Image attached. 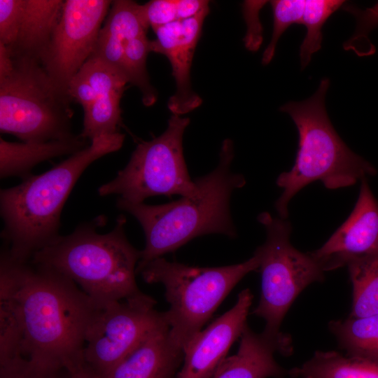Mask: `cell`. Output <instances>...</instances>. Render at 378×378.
Segmentation results:
<instances>
[{"label":"cell","instance_id":"obj_4","mask_svg":"<svg viewBox=\"0 0 378 378\" xmlns=\"http://www.w3.org/2000/svg\"><path fill=\"white\" fill-rule=\"evenodd\" d=\"M98 219L82 224L65 236H58L36 252L30 260L55 269L71 279L97 309L111 303L145 300L151 297L139 288L136 267L141 251L127 239L121 215L114 228L106 234L96 231Z\"/></svg>","mask_w":378,"mask_h":378},{"label":"cell","instance_id":"obj_23","mask_svg":"<svg viewBox=\"0 0 378 378\" xmlns=\"http://www.w3.org/2000/svg\"><path fill=\"white\" fill-rule=\"evenodd\" d=\"M329 328L347 356L378 362V314L332 321Z\"/></svg>","mask_w":378,"mask_h":378},{"label":"cell","instance_id":"obj_3","mask_svg":"<svg viewBox=\"0 0 378 378\" xmlns=\"http://www.w3.org/2000/svg\"><path fill=\"white\" fill-rule=\"evenodd\" d=\"M234 156L233 142L225 139L217 167L195 181L198 187L195 195L160 205L118 199L117 206L136 218L145 234L146 246L141 251L136 271L197 237L214 233L236 236L230 211V196L246 184V180L243 175L230 171Z\"/></svg>","mask_w":378,"mask_h":378},{"label":"cell","instance_id":"obj_14","mask_svg":"<svg viewBox=\"0 0 378 378\" xmlns=\"http://www.w3.org/2000/svg\"><path fill=\"white\" fill-rule=\"evenodd\" d=\"M348 218L318 249L309 252L326 272L378 251V201L366 177Z\"/></svg>","mask_w":378,"mask_h":378},{"label":"cell","instance_id":"obj_28","mask_svg":"<svg viewBox=\"0 0 378 378\" xmlns=\"http://www.w3.org/2000/svg\"><path fill=\"white\" fill-rule=\"evenodd\" d=\"M0 378H68L66 368L39 364L20 356L0 363Z\"/></svg>","mask_w":378,"mask_h":378},{"label":"cell","instance_id":"obj_18","mask_svg":"<svg viewBox=\"0 0 378 378\" xmlns=\"http://www.w3.org/2000/svg\"><path fill=\"white\" fill-rule=\"evenodd\" d=\"M141 6L129 0L112 1L92 55L122 77L125 46L131 39L146 34L150 27L143 16Z\"/></svg>","mask_w":378,"mask_h":378},{"label":"cell","instance_id":"obj_16","mask_svg":"<svg viewBox=\"0 0 378 378\" xmlns=\"http://www.w3.org/2000/svg\"><path fill=\"white\" fill-rule=\"evenodd\" d=\"M290 338L284 335L271 338L244 328L237 353L225 358L211 378H281L288 374L276 361L274 354L291 352Z\"/></svg>","mask_w":378,"mask_h":378},{"label":"cell","instance_id":"obj_10","mask_svg":"<svg viewBox=\"0 0 378 378\" xmlns=\"http://www.w3.org/2000/svg\"><path fill=\"white\" fill-rule=\"evenodd\" d=\"M156 301L122 300L97 309L89 326L85 361L102 377L148 335L167 325Z\"/></svg>","mask_w":378,"mask_h":378},{"label":"cell","instance_id":"obj_24","mask_svg":"<svg viewBox=\"0 0 378 378\" xmlns=\"http://www.w3.org/2000/svg\"><path fill=\"white\" fill-rule=\"evenodd\" d=\"M353 286L350 317L378 314V251L354 258L346 265Z\"/></svg>","mask_w":378,"mask_h":378},{"label":"cell","instance_id":"obj_29","mask_svg":"<svg viewBox=\"0 0 378 378\" xmlns=\"http://www.w3.org/2000/svg\"><path fill=\"white\" fill-rule=\"evenodd\" d=\"M22 13V0H0V43L8 49L15 43Z\"/></svg>","mask_w":378,"mask_h":378},{"label":"cell","instance_id":"obj_1","mask_svg":"<svg viewBox=\"0 0 378 378\" xmlns=\"http://www.w3.org/2000/svg\"><path fill=\"white\" fill-rule=\"evenodd\" d=\"M18 299L22 357L66 368L83 356L97 308L71 279L48 266L22 262Z\"/></svg>","mask_w":378,"mask_h":378},{"label":"cell","instance_id":"obj_9","mask_svg":"<svg viewBox=\"0 0 378 378\" xmlns=\"http://www.w3.org/2000/svg\"><path fill=\"white\" fill-rule=\"evenodd\" d=\"M189 123L190 118L172 114L166 130L138 144L126 167L99 188V195H120L132 203H142L155 195H195L198 187L188 174L183 149V136Z\"/></svg>","mask_w":378,"mask_h":378},{"label":"cell","instance_id":"obj_7","mask_svg":"<svg viewBox=\"0 0 378 378\" xmlns=\"http://www.w3.org/2000/svg\"><path fill=\"white\" fill-rule=\"evenodd\" d=\"M258 256L235 265L202 267L170 262L162 257L136 273L148 284H162L169 308L164 312L171 339L183 349L209 320L236 284L259 269Z\"/></svg>","mask_w":378,"mask_h":378},{"label":"cell","instance_id":"obj_17","mask_svg":"<svg viewBox=\"0 0 378 378\" xmlns=\"http://www.w3.org/2000/svg\"><path fill=\"white\" fill-rule=\"evenodd\" d=\"M183 351L165 325L148 335L101 378H176Z\"/></svg>","mask_w":378,"mask_h":378},{"label":"cell","instance_id":"obj_30","mask_svg":"<svg viewBox=\"0 0 378 378\" xmlns=\"http://www.w3.org/2000/svg\"><path fill=\"white\" fill-rule=\"evenodd\" d=\"M141 7L145 20L153 30L178 20L176 0H152Z\"/></svg>","mask_w":378,"mask_h":378},{"label":"cell","instance_id":"obj_20","mask_svg":"<svg viewBox=\"0 0 378 378\" xmlns=\"http://www.w3.org/2000/svg\"><path fill=\"white\" fill-rule=\"evenodd\" d=\"M20 262L6 251L0 260V363L22 356V329L18 294Z\"/></svg>","mask_w":378,"mask_h":378},{"label":"cell","instance_id":"obj_21","mask_svg":"<svg viewBox=\"0 0 378 378\" xmlns=\"http://www.w3.org/2000/svg\"><path fill=\"white\" fill-rule=\"evenodd\" d=\"M86 139L80 135L46 142H10L0 139V176L22 179L30 176L37 164L53 158L73 155L85 148Z\"/></svg>","mask_w":378,"mask_h":378},{"label":"cell","instance_id":"obj_25","mask_svg":"<svg viewBox=\"0 0 378 378\" xmlns=\"http://www.w3.org/2000/svg\"><path fill=\"white\" fill-rule=\"evenodd\" d=\"M150 40L146 34L131 39L125 46L122 73L127 81L141 92L145 106L154 104L158 92L151 85L146 69V59L150 51Z\"/></svg>","mask_w":378,"mask_h":378},{"label":"cell","instance_id":"obj_11","mask_svg":"<svg viewBox=\"0 0 378 378\" xmlns=\"http://www.w3.org/2000/svg\"><path fill=\"white\" fill-rule=\"evenodd\" d=\"M112 1H64L59 22L41 64L62 91L93 54ZM69 95V94H68Z\"/></svg>","mask_w":378,"mask_h":378},{"label":"cell","instance_id":"obj_22","mask_svg":"<svg viewBox=\"0 0 378 378\" xmlns=\"http://www.w3.org/2000/svg\"><path fill=\"white\" fill-rule=\"evenodd\" d=\"M293 378H378V362L337 351H316L300 367L288 371Z\"/></svg>","mask_w":378,"mask_h":378},{"label":"cell","instance_id":"obj_6","mask_svg":"<svg viewBox=\"0 0 378 378\" xmlns=\"http://www.w3.org/2000/svg\"><path fill=\"white\" fill-rule=\"evenodd\" d=\"M73 102L42 64L13 57L0 43V130L26 142L73 137Z\"/></svg>","mask_w":378,"mask_h":378},{"label":"cell","instance_id":"obj_13","mask_svg":"<svg viewBox=\"0 0 378 378\" xmlns=\"http://www.w3.org/2000/svg\"><path fill=\"white\" fill-rule=\"evenodd\" d=\"M209 8L198 15L177 20L154 29L156 38L150 41V51L167 57L171 64L176 91L168 101L173 115L186 114L199 107L202 100L191 86L190 69Z\"/></svg>","mask_w":378,"mask_h":378},{"label":"cell","instance_id":"obj_8","mask_svg":"<svg viewBox=\"0 0 378 378\" xmlns=\"http://www.w3.org/2000/svg\"><path fill=\"white\" fill-rule=\"evenodd\" d=\"M267 233L264 244L255 251L260 261L261 293L252 314L265 321L262 333L281 337L280 326L298 295L309 284L323 281L325 272L311 255L290 243V223L268 212L258 216Z\"/></svg>","mask_w":378,"mask_h":378},{"label":"cell","instance_id":"obj_19","mask_svg":"<svg viewBox=\"0 0 378 378\" xmlns=\"http://www.w3.org/2000/svg\"><path fill=\"white\" fill-rule=\"evenodd\" d=\"M64 1L22 0L18 36L8 49L13 57L41 62L61 16Z\"/></svg>","mask_w":378,"mask_h":378},{"label":"cell","instance_id":"obj_27","mask_svg":"<svg viewBox=\"0 0 378 378\" xmlns=\"http://www.w3.org/2000/svg\"><path fill=\"white\" fill-rule=\"evenodd\" d=\"M270 4L273 13V31L262 56L263 65H267L273 59L276 44L284 32L292 24H301L305 0H274Z\"/></svg>","mask_w":378,"mask_h":378},{"label":"cell","instance_id":"obj_12","mask_svg":"<svg viewBox=\"0 0 378 378\" xmlns=\"http://www.w3.org/2000/svg\"><path fill=\"white\" fill-rule=\"evenodd\" d=\"M248 288L239 293L235 304L197 333L183 348V361L176 378H211L226 358L232 344L247 326L252 304Z\"/></svg>","mask_w":378,"mask_h":378},{"label":"cell","instance_id":"obj_26","mask_svg":"<svg viewBox=\"0 0 378 378\" xmlns=\"http://www.w3.org/2000/svg\"><path fill=\"white\" fill-rule=\"evenodd\" d=\"M340 0H305L301 24L305 26L307 34L300 48L301 68L309 63L312 55L321 46V29L326 20L344 4Z\"/></svg>","mask_w":378,"mask_h":378},{"label":"cell","instance_id":"obj_32","mask_svg":"<svg viewBox=\"0 0 378 378\" xmlns=\"http://www.w3.org/2000/svg\"><path fill=\"white\" fill-rule=\"evenodd\" d=\"M68 378H101L85 361L83 356L66 367Z\"/></svg>","mask_w":378,"mask_h":378},{"label":"cell","instance_id":"obj_5","mask_svg":"<svg viewBox=\"0 0 378 378\" xmlns=\"http://www.w3.org/2000/svg\"><path fill=\"white\" fill-rule=\"evenodd\" d=\"M329 86L330 80L324 78L311 97L289 102L279 108L291 117L299 133L295 164L276 180L283 192L274 206L282 219L288 216L291 199L314 181L319 180L326 188L334 190L351 186L358 180L376 174L375 168L354 153L331 124L325 106Z\"/></svg>","mask_w":378,"mask_h":378},{"label":"cell","instance_id":"obj_2","mask_svg":"<svg viewBox=\"0 0 378 378\" xmlns=\"http://www.w3.org/2000/svg\"><path fill=\"white\" fill-rule=\"evenodd\" d=\"M124 139L120 132L98 136L50 170L1 190V237L11 257L29 261L59 236L62 208L80 176L97 159L120 149Z\"/></svg>","mask_w":378,"mask_h":378},{"label":"cell","instance_id":"obj_31","mask_svg":"<svg viewBox=\"0 0 378 378\" xmlns=\"http://www.w3.org/2000/svg\"><path fill=\"white\" fill-rule=\"evenodd\" d=\"M209 1L176 0L178 20L195 17L204 10L209 8Z\"/></svg>","mask_w":378,"mask_h":378},{"label":"cell","instance_id":"obj_15","mask_svg":"<svg viewBox=\"0 0 378 378\" xmlns=\"http://www.w3.org/2000/svg\"><path fill=\"white\" fill-rule=\"evenodd\" d=\"M78 71L90 84L94 96L93 103L84 112L80 136L92 141L102 135L119 132L122 120L120 100L127 81L94 56Z\"/></svg>","mask_w":378,"mask_h":378}]
</instances>
